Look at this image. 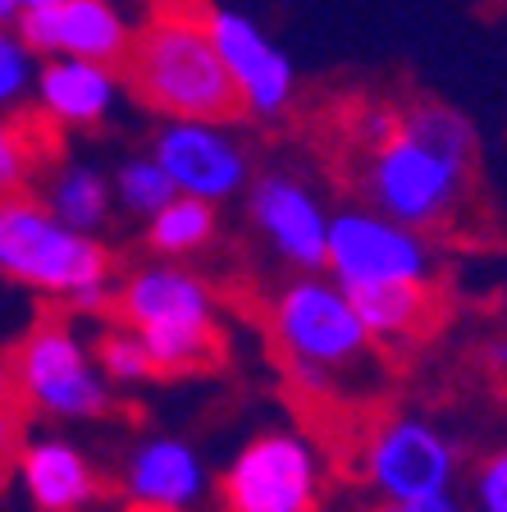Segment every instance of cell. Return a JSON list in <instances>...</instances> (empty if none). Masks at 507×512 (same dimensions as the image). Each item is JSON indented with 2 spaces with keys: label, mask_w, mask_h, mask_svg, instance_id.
I'll list each match as a JSON object with an SVG mask.
<instances>
[{
  "label": "cell",
  "mask_w": 507,
  "mask_h": 512,
  "mask_svg": "<svg viewBox=\"0 0 507 512\" xmlns=\"http://www.w3.org/2000/svg\"><path fill=\"white\" fill-rule=\"evenodd\" d=\"M325 266L343 288L357 284H430L434 256L421 229L398 224L375 206H348L329 215Z\"/></svg>",
  "instance_id": "8992f818"
},
{
  "label": "cell",
  "mask_w": 507,
  "mask_h": 512,
  "mask_svg": "<svg viewBox=\"0 0 507 512\" xmlns=\"http://www.w3.org/2000/svg\"><path fill=\"white\" fill-rule=\"evenodd\" d=\"M32 5H46V0H28V10H32Z\"/></svg>",
  "instance_id": "f1b7e54d"
},
{
  "label": "cell",
  "mask_w": 507,
  "mask_h": 512,
  "mask_svg": "<svg viewBox=\"0 0 507 512\" xmlns=\"http://www.w3.org/2000/svg\"><path fill=\"white\" fill-rule=\"evenodd\" d=\"M471 165V133L448 110H416L375 142L366 197L412 229H434L457 211Z\"/></svg>",
  "instance_id": "6da1fadb"
},
{
  "label": "cell",
  "mask_w": 507,
  "mask_h": 512,
  "mask_svg": "<svg viewBox=\"0 0 507 512\" xmlns=\"http://www.w3.org/2000/svg\"><path fill=\"white\" fill-rule=\"evenodd\" d=\"M110 192L119 197V206H124L128 215H142V220H147L151 211H160V206L174 197V183H169V174L156 165V156H138V160H124V165H119Z\"/></svg>",
  "instance_id": "44dd1931"
},
{
  "label": "cell",
  "mask_w": 507,
  "mask_h": 512,
  "mask_svg": "<svg viewBox=\"0 0 507 512\" xmlns=\"http://www.w3.org/2000/svg\"><path fill=\"white\" fill-rule=\"evenodd\" d=\"M37 78V51L19 37L14 23H0V110L19 106Z\"/></svg>",
  "instance_id": "7402d4cb"
},
{
  "label": "cell",
  "mask_w": 507,
  "mask_h": 512,
  "mask_svg": "<svg viewBox=\"0 0 507 512\" xmlns=\"http://www.w3.org/2000/svg\"><path fill=\"white\" fill-rule=\"evenodd\" d=\"M32 92L42 101V110L55 124L69 128H92L115 110L119 101V74L115 64L101 60H78V55H46Z\"/></svg>",
  "instance_id": "9a60e30c"
},
{
  "label": "cell",
  "mask_w": 507,
  "mask_h": 512,
  "mask_svg": "<svg viewBox=\"0 0 507 512\" xmlns=\"http://www.w3.org/2000/svg\"><path fill=\"white\" fill-rule=\"evenodd\" d=\"M366 476L389 499V508H398V503L425 499V494L453 490L457 453L434 426H425L416 416H398L370 435Z\"/></svg>",
  "instance_id": "9c48e42d"
},
{
  "label": "cell",
  "mask_w": 507,
  "mask_h": 512,
  "mask_svg": "<svg viewBox=\"0 0 507 512\" xmlns=\"http://www.w3.org/2000/svg\"><path fill=\"white\" fill-rule=\"evenodd\" d=\"M252 220L265 243L297 270H325V234L329 215L316 192L293 174H265L252 188Z\"/></svg>",
  "instance_id": "4fadbf2b"
},
{
  "label": "cell",
  "mask_w": 507,
  "mask_h": 512,
  "mask_svg": "<svg viewBox=\"0 0 507 512\" xmlns=\"http://www.w3.org/2000/svg\"><path fill=\"white\" fill-rule=\"evenodd\" d=\"M23 403L14 394V384H0V476L19 458V435H23Z\"/></svg>",
  "instance_id": "cb8c5ba5"
},
{
  "label": "cell",
  "mask_w": 507,
  "mask_h": 512,
  "mask_svg": "<svg viewBox=\"0 0 507 512\" xmlns=\"http://www.w3.org/2000/svg\"><path fill=\"white\" fill-rule=\"evenodd\" d=\"M151 156L183 197L220 206L247 188V151L215 119H169L156 133Z\"/></svg>",
  "instance_id": "ba28073f"
},
{
  "label": "cell",
  "mask_w": 507,
  "mask_h": 512,
  "mask_svg": "<svg viewBox=\"0 0 507 512\" xmlns=\"http://www.w3.org/2000/svg\"><path fill=\"white\" fill-rule=\"evenodd\" d=\"M115 316L138 334L151 330H215V298L197 275L179 266H147L128 275L110 298Z\"/></svg>",
  "instance_id": "7c38bea8"
},
{
  "label": "cell",
  "mask_w": 507,
  "mask_h": 512,
  "mask_svg": "<svg viewBox=\"0 0 507 512\" xmlns=\"http://www.w3.org/2000/svg\"><path fill=\"white\" fill-rule=\"evenodd\" d=\"M375 343L416 339L430 320V284H357L343 288Z\"/></svg>",
  "instance_id": "e0dca14e"
},
{
  "label": "cell",
  "mask_w": 507,
  "mask_h": 512,
  "mask_svg": "<svg viewBox=\"0 0 507 512\" xmlns=\"http://www.w3.org/2000/svg\"><path fill=\"white\" fill-rule=\"evenodd\" d=\"M128 69V83L138 87L147 106L169 119H215L229 124L243 101L233 87L224 60L215 55L206 23H188L179 14L156 19L128 37V51L119 60Z\"/></svg>",
  "instance_id": "3957f363"
},
{
  "label": "cell",
  "mask_w": 507,
  "mask_h": 512,
  "mask_svg": "<svg viewBox=\"0 0 507 512\" xmlns=\"http://www.w3.org/2000/svg\"><path fill=\"white\" fill-rule=\"evenodd\" d=\"M10 384L19 403L37 407L42 416L60 421H92L110 412V380L101 375L96 357L83 348L64 320H46L10 357Z\"/></svg>",
  "instance_id": "5b68a950"
},
{
  "label": "cell",
  "mask_w": 507,
  "mask_h": 512,
  "mask_svg": "<svg viewBox=\"0 0 507 512\" xmlns=\"http://www.w3.org/2000/svg\"><path fill=\"white\" fill-rule=\"evenodd\" d=\"M23 10H28V0H0V23H14Z\"/></svg>",
  "instance_id": "4316f807"
},
{
  "label": "cell",
  "mask_w": 507,
  "mask_h": 512,
  "mask_svg": "<svg viewBox=\"0 0 507 512\" xmlns=\"http://www.w3.org/2000/svg\"><path fill=\"white\" fill-rule=\"evenodd\" d=\"M206 32H211L215 55L224 60L238 101L252 115H279L293 101V64L279 51L243 10H211L206 14Z\"/></svg>",
  "instance_id": "30bf717a"
},
{
  "label": "cell",
  "mask_w": 507,
  "mask_h": 512,
  "mask_svg": "<svg viewBox=\"0 0 507 512\" xmlns=\"http://www.w3.org/2000/svg\"><path fill=\"white\" fill-rule=\"evenodd\" d=\"M14 28L37 55L119 64L128 51V23L110 0H46V5L23 10Z\"/></svg>",
  "instance_id": "8fae6325"
},
{
  "label": "cell",
  "mask_w": 507,
  "mask_h": 512,
  "mask_svg": "<svg viewBox=\"0 0 507 512\" xmlns=\"http://www.w3.org/2000/svg\"><path fill=\"white\" fill-rule=\"evenodd\" d=\"M389 512H398V508H389Z\"/></svg>",
  "instance_id": "f546056e"
},
{
  "label": "cell",
  "mask_w": 507,
  "mask_h": 512,
  "mask_svg": "<svg viewBox=\"0 0 507 512\" xmlns=\"http://www.w3.org/2000/svg\"><path fill=\"white\" fill-rule=\"evenodd\" d=\"M28 142L19 138V128L0 124V192H19L28 179Z\"/></svg>",
  "instance_id": "603a6c76"
},
{
  "label": "cell",
  "mask_w": 507,
  "mask_h": 512,
  "mask_svg": "<svg viewBox=\"0 0 507 512\" xmlns=\"http://www.w3.org/2000/svg\"><path fill=\"white\" fill-rule=\"evenodd\" d=\"M124 494L142 512H197L211 494V476L188 439L156 435L128 453Z\"/></svg>",
  "instance_id": "5bb4252c"
},
{
  "label": "cell",
  "mask_w": 507,
  "mask_h": 512,
  "mask_svg": "<svg viewBox=\"0 0 507 512\" xmlns=\"http://www.w3.org/2000/svg\"><path fill=\"white\" fill-rule=\"evenodd\" d=\"M147 224V238L160 256H192L197 247H206L215 238V206L174 192L160 211L147 215Z\"/></svg>",
  "instance_id": "d6986e66"
},
{
  "label": "cell",
  "mask_w": 507,
  "mask_h": 512,
  "mask_svg": "<svg viewBox=\"0 0 507 512\" xmlns=\"http://www.w3.org/2000/svg\"><path fill=\"white\" fill-rule=\"evenodd\" d=\"M96 366H101V375H106L110 384H142L156 375L142 334L133 330V325H124V320L110 325V330L96 339Z\"/></svg>",
  "instance_id": "ffe728a7"
},
{
  "label": "cell",
  "mask_w": 507,
  "mask_h": 512,
  "mask_svg": "<svg viewBox=\"0 0 507 512\" xmlns=\"http://www.w3.org/2000/svg\"><path fill=\"white\" fill-rule=\"evenodd\" d=\"M270 330H275V348L288 375L320 398H343L352 394V384L370 389L380 375L375 339L366 334L338 279L302 270L275 298Z\"/></svg>",
  "instance_id": "7a4b0ae2"
},
{
  "label": "cell",
  "mask_w": 507,
  "mask_h": 512,
  "mask_svg": "<svg viewBox=\"0 0 507 512\" xmlns=\"http://www.w3.org/2000/svg\"><path fill=\"white\" fill-rule=\"evenodd\" d=\"M110 183L101 170H92V165H64L60 174L51 179V188H46V206H51L55 215H60L69 229H83V234H96L101 224L110 220Z\"/></svg>",
  "instance_id": "ac0fdd59"
},
{
  "label": "cell",
  "mask_w": 507,
  "mask_h": 512,
  "mask_svg": "<svg viewBox=\"0 0 507 512\" xmlns=\"http://www.w3.org/2000/svg\"><path fill=\"white\" fill-rule=\"evenodd\" d=\"M316 494V444L293 430L252 439L224 471V508L229 512H311Z\"/></svg>",
  "instance_id": "52a82bcc"
},
{
  "label": "cell",
  "mask_w": 507,
  "mask_h": 512,
  "mask_svg": "<svg viewBox=\"0 0 507 512\" xmlns=\"http://www.w3.org/2000/svg\"><path fill=\"white\" fill-rule=\"evenodd\" d=\"M14 467L37 512H83L101 490L92 462L69 439H28L19 444Z\"/></svg>",
  "instance_id": "2e32d148"
},
{
  "label": "cell",
  "mask_w": 507,
  "mask_h": 512,
  "mask_svg": "<svg viewBox=\"0 0 507 512\" xmlns=\"http://www.w3.org/2000/svg\"><path fill=\"white\" fill-rule=\"evenodd\" d=\"M494 362H498V371L507 375V339H503V343H498V348H494Z\"/></svg>",
  "instance_id": "83f0119b"
},
{
  "label": "cell",
  "mask_w": 507,
  "mask_h": 512,
  "mask_svg": "<svg viewBox=\"0 0 507 512\" xmlns=\"http://www.w3.org/2000/svg\"><path fill=\"white\" fill-rule=\"evenodd\" d=\"M0 275L37 293L74 298L110 284V252L96 234L69 229L46 202L0 192Z\"/></svg>",
  "instance_id": "277c9868"
},
{
  "label": "cell",
  "mask_w": 507,
  "mask_h": 512,
  "mask_svg": "<svg viewBox=\"0 0 507 512\" xmlns=\"http://www.w3.org/2000/svg\"><path fill=\"white\" fill-rule=\"evenodd\" d=\"M476 508L480 512H507V448L476 471Z\"/></svg>",
  "instance_id": "d4e9b609"
},
{
  "label": "cell",
  "mask_w": 507,
  "mask_h": 512,
  "mask_svg": "<svg viewBox=\"0 0 507 512\" xmlns=\"http://www.w3.org/2000/svg\"><path fill=\"white\" fill-rule=\"evenodd\" d=\"M398 512H466L457 503L453 490H439V494H425V499H412V503H398Z\"/></svg>",
  "instance_id": "484cf974"
}]
</instances>
